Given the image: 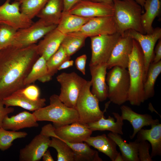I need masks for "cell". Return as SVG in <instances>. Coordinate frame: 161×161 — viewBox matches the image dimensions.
Instances as JSON below:
<instances>
[{
  "label": "cell",
  "mask_w": 161,
  "mask_h": 161,
  "mask_svg": "<svg viewBox=\"0 0 161 161\" xmlns=\"http://www.w3.org/2000/svg\"><path fill=\"white\" fill-rule=\"evenodd\" d=\"M20 89L24 95L31 100L36 101L41 98L40 89L35 85L30 84Z\"/></svg>",
  "instance_id": "obj_39"
},
{
  "label": "cell",
  "mask_w": 161,
  "mask_h": 161,
  "mask_svg": "<svg viewBox=\"0 0 161 161\" xmlns=\"http://www.w3.org/2000/svg\"><path fill=\"white\" fill-rule=\"evenodd\" d=\"M121 114L120 115L123 120H127L132 125L133 129L132 134L130 138L133 139L137 132L145 126H152L160 123L158 119H154L148 114H141L133 111L129 107L123 105L120 107Z\"/></svg>",
  "instance_id": "obj_18"
},
{
  "label": "cell",
  "mask_w": 161,
  "mask_h": 161,
  "mask_svg": "<svg viewBox=\"0 0 161 161\" xmlns=\"http://www.w3.org/2000/svg\"><path fill=\"white\" fill-rule=\"evenodd\" d=\"M114 161H124L123 157L120 152H118Z\"/></svg>",
  "instance_id": "obj_46"
},
{
  "label": "cell",
  "mask_w": 161,
  "mask_h": 161,
  "mask_svg": "<svg viewBox=\"0 0 161 161\" xmlns=\"http://www.w3.org/2000/svg\"><path fill=\"white\" fill-rule=\"evenodd\" d=\"M28 134L25 131H9L0 128V150L4 151L8 149L13 145V142L17 139L26 137Z\"/></svg>",
  "instance_id": "obj_35"
},
{
  "label": "cell",
  "mask_w": 161,
  "mask_h": 161,
  "mask_svg": "<svg viewBox=\"0 0 161 161\" xmlns=\"http://www.w3.org/2000/svg\"><path fill=\"white\" fill-rule=\"evenodd\" d=\"M43 161H54L51 155L49 150H47L43 154L42 157Z\"/></svg>",
  "instance_id": "obj_45"
},
{
  "label": "cell",
  "mask_w": 161,
  "mask_h": 161,
  "mask_svg": "<svg viewBox=\"0 0 161 161\" xmlns=\"http://www.w3.org/2000/svg\"><path fill=\"white\" fill-rule=\"evenodd\" d=\"M80 0H63V11H68L74 6Z\"/></svg>",
  "instance_id": "obj_43"
},
{
  "label": "cell",
  "mask_w": 161,
  "mask_h": 161,
  "mask_svg": "<svg viewBox=\"0 0 161 161\" xmlns=\"http://www.w3.org/2000/svg\"><path fill=\"white\" fill-rule=\"evenodd\" d=\"M63 11L57 28L64 34L78 31L89 19Z\"/></svg>",
  "instance_id": "obj_27"
},
{
  "label": "cell",
  "mask_w": 161,
  "mask_h": 161,
  "mask_svg": "<svg viewBox=\"0 0 161 161\" xmlns=\"http://www.w3.org/2000/svg\"><path fill=\"white\" fill-rule=\"evenodd\" d=\"M87 58L86 54H83L78 57L75 59V66L83 75L86 74V67Z\"/></svg>",
  "instance_id": "obj_40"
},
{
  "label": "cell",
  "mask_w": 161,
  "mask_h": 161,
  "mask_svg": "<svg viewBox=\"0 0 161 161\" xmlns=\"http://www.w3.org/2000/svg\"><path fill=\"white\" fill-rule=\"evenodd\" d=\"M90 80H87L82 89L78 99L75 109L79 117L78 122L84 124L95 122L104 116L109 103L103 111L99 107V101L91 92Z\"/></svg>",
  "instance_id": "obj_5"
},
{
  "label": "cell",
  "mask_w": 161,
  "mask_h": 161,
  "mask_svg": "<svg viewBox=\"0 0 161 161\" xmlns=\"http://www.w3.org/2000/svg\"><path fill=\"white\" fill-rule=\"evenodd\" d=\"M46 61L43 56L39 57L24 80L25 86L31 84L37 80L44 83L51 79L52 76L48 72Z\"/></svg>",
  "instance_id": "obj_28"
},
{
  "label": "cell",
  "mask_w": 161,
  "mask_h": 161,
  "mask_svg": "<svg viewBox=\"0 0 161 161\" xmlns=\"http://www.w3.org/2000/svg\"><path fill=\"white\" fill-rule=\"evenodd\" d=\"M107 136L119 147L124 161H140L138 153V142L135 140L127 143L120 134L112 132L109 133Z\"/></svg>",
  "instance_id": "obj_29"
},
{
  "label": "cell",
  "mask_w": 161,
  "mask_h": 161,
  "mask_svg": "<svg viewBox=\"0 0 161 161\" xmlns=\"http://www.w3.org/2000/svg\"><path fill=\"white\" fill-rule=\"evenodd\" d=\"M17 30L7 24H0V47L1 49L12 44Z\"/></svg>",
  "instance_id": "obj_37"
},
{
  "label": "cell",
  "mask_w": 161,
  "mask_h": 161,
  "mask_svg": "<svg viewBox=\"0 0 161 161\" xmlns=\"http://www.w3.org/2000/svg\"><path fill=\"white\" fill-rule=\"evenodd\" d=\"M129 37L139 43L143 52L145 62L146 78L148 68L154 56V50L157 41L161 38V28H154L150 34H142L133 30L125 31L123 36Z\"/></svg>",
  "instance_id": "obj_10"
},
{
  "label": "cell",
  "mask_w": 161,
  "mask_h": 161,
  "mask_svg": "<svg viewBox=\"0 0 161 161\" xmlns=\"http://www.w3.org/2000/svg\"><path fill=\"white\" fill-rule=\"evenodd\" d=\"M11 0H6L0 6V24H7L17 30L30 26L33 22L21 12L19 1L10 3Z\"/></svg>",
  "instance_id": "obj_11"
},
{
  "label": "cell",
  "mask_w": 161,
  "mask_h": 161,
  "mask_svg": "<svg viewBox=\"0 0 161 161\" xmlns=\"http://www.w3.org/2000/svg\"><path fill=\"white\" fill-rule=\"evenodd\" d=\"M65 142L73 151L75 161H103L99 157L98 152L91 148L85 142L72 143Z\"/></svg>",
  "instance_id": "obj_30"
},
{
  "label": "cell",
  "mask_w": 161,
  "mask_h": 161,
  "mask_svg": "<svg viewBox=\"0 0 161 161\" xmlns=\"http://www.w3.org/2000/svg\"><path fill=\"white\" fill-rule=\"evenodd\" d=\"M84 142L108 156L112 161H114L118 152L115 143L105 134L90 136Z\"/></svg>",
  "instance_id": "obj_25"
},
{
  "label": "cell",
  "mask_w": 161,
  "mask_h": 161,
  "mask_svg": "<svg viewBox=\"0 0 161 161\" xmlns=\"http://www.w3.org/2000/svg\"><path fill=\"white\" fill-rule=\"evenodd\" d=\"M38 126V121L33 113L24 111L10 117L8 115L6 116L3 120L2 127L7 130L17 131Z\"/></svg>",
  "instance_id": "obj_20"
},
{
  "label": "cell",
  "mask_w": 161,
  "mask_h": 161,
  "mask_svg": "<svg viewBox=\"0 0 161 161\" xmlns=\"http://www.w3.org/2000/svg\"><path fill=\"white\" fill-rule=\"evenodd\" d=\"M154 49V52L155 54L151 63H157L161 61V38L158 40V43Z\"/></svg>",
  "instance_id": "obj_42"
},
{
  "label": "cell",
  "mask_w": 161,
  "mask_h": 161,
  "mask_svg": "<svg viewBox=\"0 0 161 161\" xmlns=\"http://www.w3.org/2000/svg\"><path fill=\"white\" fill-rule=\"evenodd\" d=\"M78 31L86 38L117 32L113 16L90 18Z\"/></svg>",
  "instance_id": "obj_13"
},
{
  "label": "cell",
  "mask_w": 161,
  "mask_h": 161,
  "mask_svg": "<svg viewBox=\"0 0 161 161\" xmlns=\"http://www.w3.org/2000/svg\"><path fill=\"white\" fill-rule=\"evenodd\" d=\"M113 17L117 32L123 36L125 31L133 30L146 34L141 21L144 12L141 6L134 0H113Z\"/></svg>",
  "instance_id": "obj_3"
},
{
  "label": "cell",
  "mask_w": 161,
  "mask_h": 161,
  "mask_svg": "<svg viewBox=\"0 0 161 161\" xmlns=\"http://www.w3.org/2000/svg\"><path fill=\"white\" fill-rule=\"evenodd\" d=\"M65 35L57 27L47 33L36 45L39 56L47 61L58 49Z\"/></svg>",
  "instance_id": "obj_19"
},
{
  "label": "cell",
  "mask_w": 161,
  "mask_h": 161,
  "mask_svg": "<svg viewBox=\"0 0 161 161\" xmlns=\"http://www.w3.org/2000/svg\"><path fill=\"white\" fill-rule=\"evenodd\" d=\"M4 105L7 107L18 106L26 110L34 111L46 105V100L41 98L36 101L31 100L26 97L19 89L2 100Z\"/></svg>",
  "instance_id": "obj_21"
},
{
  "label": "cell",
  "mask_w": 161,
  "mask_h": 161,
  "mask_svg": "<svg viewBox=\"0 0 161 161\" xmlns=\"http://www.w3.org/2000/svg\"><path fill=\"white\" fill-rule=\"evenodd\" d=\"M49 100V105L32 113L38 121L52 122L55 128L78 122V115L75 109L65 105L58 95H52Z\"/></svg>",
  "instance_id": "obj_4"
},
{
  "label": "cell",
  "mask_w": 161,
  "mask_h": 161,
  "mask_svg": "<svg viewBox=\"0 0 161 161\" xmlns=\"http://www.w3.org/2000/svg\"><path fill=\"white\" fill-rule=\"evenodd\" d=\"M1 48L0 47V50H1Z\"/></svg>",
  "instance_id": "obj_49"
},
{
  "label": "cell",
  "mask_w": 161,
  "mask_h": 161,
  "mask_svg": "<svg viewBox=\"0 0 161 161\" xmlns=\"http://www.w3.org/2000/svg\"><path fill=\"white\" fill-rule=\"evenodd\" d=\"M74 61L72 60H68L64 61L58 68V70L67 69L72 66L74 64Z\"/></svg>",
  "instance_id": "obj_44"
},
{
  "label": "cell",
  "mask_w": 161,
  "mask_h": 161,
  "mask_svg": "<svg viewBox=\"0 0 161 161\" xmlns=\"http://www.w3.org/2000/svg\"><path fill=\"white\" fill-rule=\"evenodd\" d=\"M107 73L108 98L110 102L120 105L128 101L130 86L129 75L126 69L115 66Z\"/></svg>",
  "instance_id": "obj_6"
},
{
  "label": "cell",
  "mask_w": 161,
  "mask_h": 161,
  "mask_svg": "<svg viewBox=\"0 0 161 161\" xmlns=\"http://www.w3.org/2000/svg\"><path fill=\"white\" fill-rule=\"evenodd\" d=\"M135 1L138 4L141 6L143 10H144L143 6L145 0H135Z\"/></svg>",
  "instance_id": "obj_48"
},
{
  "label": "cell",
  "mask_w": 161,
  "mask_h": 161,
  "mask_svg": "<svg viewBox=\"0 0 161 161\" xmlns=\"http://www.w3.org/2000/svg\"><path fill=\"white\" fill-rule=\"evenodd\" d=\"M20 11L28 18L32 20L36 16L48 0H18Z\"/></svg>",
  "instance_id": "obj_34"
},
{
  "label": "cell",
  "mask_w": 161,
  "mask_h": 161,
  "mask_svg": "<svg viewBox=\"0 0 161 161\" xmlns=\"http://www.w3.org/2000/svg\"><path fill=\"white\" fill-rule=\"evenodd\" d=\"M161 72V61L157 63L152 62L150 64L144 85L145 100L154 96L155 82Z\"/></svg>",
  "instance_id": "obj_32"
},
{
  "label": "cell",
  "mask_w": 161,
  "mask_h": 161,
  "mask_svg": "<svg viewBox=\"0 0 161 161\" xmlns=\"http://www.w3.org/2000/svg\"><path fill=\"white\" fill-rule=\"evenodd\" d=\"M14 110V108L12 107L5 106L2 100H0V128L2 127L3 121L5 117L13 113Z\"/></svg>",
  "instance_id": "obj_41"
},
{
  "label": "cell",
  "mask_w": 161,
  "mask_h": 161,
  "mask_svg": "<svg viewBox=\"0 0 161 161\" xmlns=\"http://www.w3.org/2000/svg\"><path fill=\"white\" fill-rule=\"evenodd\" d=\"M149 129H141L137 133V142L148 141L152 148L151 157L161 155V124L151 126Z\"/></svg>",
  "instance_id": "obj_22"
},
{
  "label": "cell",
  "mask_w": 161,
  "mask_h": 161,
  "mask_svg": "<svg viewBox=\"0 0 161 161\" xmlns=\"http://www.w3.org/2000/svg\"><path fill=\"white\" fill-rule=\"evenodd\" d=\"M67 12L89 18L113 16V2H98L89 0H80Z\"/></svg>",
  "instance_id": "obj_12"
},
{
  "label": "cell",
  "mask_w": 161,
  "mask_h": 161,
  "mask_svg": "<svg viewBox=\"0 0 161 161\" xmlns=\"http://www.w3.org/2000/svg\"><path fill=\"white\" fill-rule=\"evenodd\" d=\"M57 26L49 24L39 19L29 26L18 30L12 45L24 47L35 44Z\"/></svg>",
  "instance_id": "obj_9"
},
{
  "label": "cell",
  "mask_w": 161,
  "mask_h": 161,
  "mask_svg": "<svg viewBox=\"0 0 161 161\" xmlns=\"http://www.w3.org/2000/svg\"><path fill=\"white\" fill-rule=\"evenodd\" d=\"M91 76V92L99 101L105 100L108 97V86L106 81V63L89 65Z\"/></svg>",
  "instance_id": "obj_17"
},
{
  "label": "cell",
  "mask_w": 161,
  "mask_h": 161,
  "mask_svg": "<svg viewBox=\"0 0 161 161\" xmlns=\"http://www.w3.org/2000/svg\"><path fill=\"white\" fill-rule=\"evenodd\" d=\"M56 79L61 86L58 95L60 100L66 106L75 109L80 92L87 80L74 72L61 73Z\"/></svg>",
  "instance_id": "obj_7"
},
{
  "label": "cell",
  "mask_w": 161,
  "mask_h": 161,
  "mask_svg": "<svg viewBox=\"0 0 161 161\" xmlns=\"http://www.w3.org/2000/svg\"><path fill=\"white\" fill-rule=\"evenodd\" d=\"M121 36L117 32L90 37L92 54L89 65L106 63L114 47Z\"/></svg>",
  "instance_id": "obj_8"
},
{
  "label": "cell",
  "mask_w": 161,
  "mask_h": 161,
  "mask_svg": "<svg viewBox=\"0 0 161 161\" xmlns=\"http://www.w3.org/2000/svg\"><path fill=\"white\" fill-rule=\"evenodd\" d=\"M144 9L145 12L141 16L142 25L145 33L150 34L153 32L154 29L152 24L154 19L160 13V0H145Z\"/></svg>",
  "instance_id": "obj_26"
},
{
  "label": "cell",
  "mask_w": 161,
  "mask_h": 161,
  "mask_svg": "<svg viewBox=\"0 0 161 161\" xmlns=\"http://www.w3.org/2000/svg\"><path fill=\"white\" fill-rule=\"evenodd\" d=\"M151 145L147 141L138 142V153L140 161H152L149 154Z\"/></svg>",
  "instance_id": "obj_38"
},
{
  "label": "cell",
  "mask_w": 161,
  "mask_h": 161,
  "mask_svg": "<svg viewBox=\"0 0 161 161\" xmlns=\"http://www.w3.org/2000/svg\"><path fill=\"white\" fill-rule=\"evenodd\" d=\"M112 114L116 120V121L113 117L109 116L107 119H106L104 115L97 120L88 123L87 125L92 132L107 130L114 133L123 134V120L118 113L113 112Z\"/></svg>",
  "instance_id": "obj_23"
},
{
  "label": "cell",
  "mask_w": 161,
  "mask_h": 161,
  "mask_svg": "<svg viewBox=\"0 0 161 161\" xmlns=\"http://www.w3.org/2000/svg\"><path fill=\"white\" fill-rule=\"evenodd\" d=\"M133 39L121 36L114 47L106 64L107 69L115 66L127 69L133 49Z\"/></svg>",
  "instance_id": "obj_15"
},
{
  "label": "cell",
  "mask_w": 161,
  "mask_h": 161,
  "mask_svg": "<svg viewBox=\"0 0 161 161\" xmlns=\"http://www.w3.org/2000/svg\"><path fill=\"white\" fill-rule=\"evenodd\" d=\"M70 57L66 53L63 48L61 45L58 50L46 61L48 72L53 76L58 71L59 67L65 61L69 60Z\"/></svg>",
  "instance_id": "obj_36"
},
{
  "label": "cell",
  "mask_w": 161,
  "mask_h": 161,
  "mask_svg": "<svg viewBox=\"0 0 161 161\" xmlns=\"http://www.w3.org/2000/svg\"><path fill=\"white\" fill-rule=\"evenodd\" d=\"M39 56L35 44L11 45L0 50V100L25 86L24 80Z\"/></svg>",
  "instance_id": "obj_1"
},
{
  "label": "cell",
  "mask_w": 161,
  "mask_h": 161,
  "mask_svg": "<svg viewBox=\"0 0 161 161\" xmlns=\"http://www.w3.org/2000/svg\"><path fill=\"white\" fill-rule=\"evenodd\" d=\"M92 1L104 3H111L113 2V0H89Z\"/></svg>",
  "instance_id": "obj_47"
},
{
  "label": "cell",
  "mask_w": 161,
  "mask_h": 161,
  "mask_svg": "<svg viewBox=\"0 0 161 161\" xmlns=\"http://www.w3.org/2000/svg\"><path fill=\"white\" fill-rule=\"evenodd\" d=\"M86 38L78 31L68 33L65 34L61 45L70 57L84 46Z\"/></svg>",
  "instance_id": "obj_31"
},
{
  "label": "cell",
  "mask_w": 161,
  "mask_h": 161,
  "mask_svg": "<svg viewBox=\"0 0 161 161\" xmlns=\"http://www.w3.org/2000/svg\"><path fill=\"white\" fill-rule=\"evenodd\" d=\"M50 137L42 133L35 136L19 151L20 161H39L47 150L50 143Z\"/></svg>",
  "instance_id": "obj_16"
},
{
  "label": "cell",
  "mask_w": 161,
  "mask_h": 161,
  "mask_svg": "<svg viewBox=\"0 0 161 161\" xmlns=\"http://www.w3.org/2000/svg\"><path fill=\"white\" fill-rule=\"evenodd\" d=\"M54 131L55 134L53 137L72 143L84 142L91 136L92 132L86 124L78 122L55 128Z\"/></svg>",
  "instance_id": "obj_14"
},
{
  "label": "cell",
  "mask_w": 161,
  "mask_h": 161,
  "mask_svg": "<svg viewBox=\"0 0 161 161\" xmlns=\"http://www.w3.org/2000/svg\"><path fill=\"white\" fill-rule=\"evenodd\" d=\"M127 68L130 81L128 101L132 105L139 106L145 101L144 85L146 74L143 52L138 42L134 39Z\"/></svg>",
  "instance_id": "obj_2"
},
{
  "label": "cell",
  "mask_w": 161,
  "mask_h": 161,
  "mask_svg": "<svg viewBox=\"0 0 161 161\" xmlns=\"http://www.w3.org/2000/svg\"><path fill=\"white\" fill-rule=\"evenodd\" d=\"M49 147L54 148L57 152V161H75V154L71 148L60 139L52 137Z\"/></svg>",
  "instance_id": "obj_33"
},
{
  "label": "cell",
  "mask_w": 161,
  "mask_h": 161,
  "mask_svg": "<svg viewBox=\"0 0 161 161\" xmlns=\"http://www.w3.org/2000/svg\"><path fill=\"white\" fill-rule=\"evenodd\" d=\"M63 8V0H48L36 16L49 24L57 26Z\"/></svg>",
  "instance_id": "obj_24"
}]
</instances>
